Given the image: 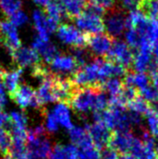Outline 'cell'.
<instances>
[{"mask_svg":"<svg viewBox=\"0 0 158 159\" xmlns=\"http://www.w3.org/2000/svg\"><path fill=\"white\" fill-rule=\"evenodd\" d=\"M33 48L43 57L45 61L48 63H50L51 61L57 55H59L58 50L53 44L49 43L48 41H44L40 37H36L34 39L33 43Z\"/></svg>","mask_w":158,"mask_h":159,"instance_id":"cell-18","label":"cell"},{"mask_svg":"<svg viewBox=\"0 0 158 159\" xmlns=\"http://www.w3.org/2000/svg\"><path fill=\"white\" fill-rule=\"evenodd\" d=\"M124 87L123 80L118 78H109L102 84V89L110 94V97H116L120 94Z\"/></svg>","mask_w":158,"mask_h":159,"instance_id":"cell-24","label":"cell"},{"mask_svg":"<svg viewBox=\"0 0 158 159\" xmlns=\"http://www.w3.org/2000/svg\"><path fill=\"white\" fill-rule=\"evenodd\" d=\"M26 147L34 159H48L52 146L47 129L42 126L29 129Z\"/></svg>","mask_w":158,"mask_h":159,"instance_id":"cell-1","label":"cell"},{"mask_svg":"<svg viewBox=\"0 0 158 159\" xmlns=\"http://www.w3.org/2000/svg\"><path fill=\"white\" fill-rule=\"evenodd\" d=\"M92 3L100 6L101 7H102L105 11L114 7L117 3L115 0H90Z\"/></svg>","mask_w":158,"mask_h":159,"instance_id":"cell-35","label":"cell"},{"mask_svg":"<svg viewBox=\"0 0 158 159\" xmlns=\"http://www.w3.org/2000/svg\"><path fill=\"white\" fill-rule=\"evenodd\" d=\"M11 128L10 129H19V130H26L27 126V118L24 113L20 112H11L9 115ZM9 129V130H10Z\"/></svg>","mask_w":158,"mask_h":159,"instance_id":"cell-27","label":"cell"},{"mask_svg":"<svg viewBox=\"0 0 158 159\" xmlns=\"http://www.w3.org/2000/svg\"><path fill=\"white\" fill-rule=\"evenodd\" d=\"M86 129L88 130L94 146L99 151L108 145L112 135V130L109 129L102 122H94L92 125L87 124Z\"/></svg>","mask_w":158,"mask_h":159,"instance_id":"cell-9","label":"cell"},{"mask_svg":"<svg viewBox=\"0 0 158 159\" xmlns=\"http://www.w3.org/2000/svg\"><path fill=\"white\" fill-rule=\"evenodd\" d=\"M41 112L45 115V117H46V127H45V129H47V131L50 132V133L56 132L58 130L59 123H58L53 112H47V110L45 108L43 110H41Z\"/></svg>","mask_w":158,"mask_h":159,"instance_id":"cell-29","label":"cell"},{"mask_svg":"<svg viewBox=\"0 0 158 159\" xmlns=\"http://www.w3.org/2000/svg\"><path fill=\"white\" fill-rule=\"evenodd\" d=\"M48 159H80L79 150L74 144H55L52 147Z\"/></svg>","mask_w":158,"mask_h":159,"instance_id":"cell-19","label":"cell"},{"mask_svg":"<svg viewBox=\"0 0 158 159\" xmlns=\"http://www.w3.org/2000/svg\"><path fill=\"white\" fill-rule=\"evenodd\" d=\"M13 62L17 65V68H24L28 66H34L41 62L39 54L34 49L26 47H20L15 51L10 53Z\"/></svg>","mask_w":158,"mask_h":159,"instance_id":"cell-10","label":"cell"},{"mask_svg":"<svg viewBox=\"0 0 158 159\" xmlns=\"http://www.w3.org/2000/svg\"><path fill=\"white\" fill-rule=\"evenodd\" d=\"M138 10L151 20H158V0H139Z\"/></svg>","mask_w":158,"mask_h":159,"instance_id":"cell-20","label":"cell"},{"mask_svg":"<svg viewBox=\"0 0 158 159\" xmlns=\"http://www.w3.org/2000/svg\"><path fill=\"white\" fill-rule=\"evenodd\" d=\"M138 5H139V0H122L119 6L125 11L129 10L131 12L134 10H138Z\"/></svg>","mask_w":158,"mask_h":159,"instance_id":"cell-34","label":"cell"},{"mask_svg":"<svg viewBox=\"0 0 158 159\" xmlns=\"http://www.w3.org/2000/svg\"><path fill=\"white\" fill-rule=\"evenodd\" d=\"M126 39H127V44L130 48H140L142 42V36L141 34L134 28L129 29L126 34Z\"/></svg>","mask_w":158,"mask_h":159,"instance_id":"cell-28","label":"cell"},{"mask_svg":"<svg viewBox=\"0 0 158 159\" xmlns=\"http://www.w3.org/2000/svg\"><path fill=\"white\" fill-rule=\"evenodd\" d=\"M153 49L148 48H140L139 51L135 54L132 69L137 73H145L149 71V68L154 61Z\"/></svg>","mask_w":158,"mask_h":159,"instance_id":"cell-14","label":"cell"},{"mask_svg":"<svg viewBox=\"0 0 158 159\" xmlns=\"http://www.w3.org/2000/svg\"><path fill=\"white\" fill-rule=\"evenodd\" d=\"M51 72L54 71V74L63 75L62 74H71L75 73L79 67L73 58V56L68 55H57L50 62ZM67 76V75H66Z\"/></svg>","mask_w":158,"mask_h":159,"instance_id":"cell-13","label":"cell"},{"mask_svg":"<svg viewBox=\"0 0 158 159\" xmlns=\"http://www.w3.org/2000/svg\"><path fill=\"white\" fill-rule=\"evenodd\" d=\"M0 41L9 53L20 48L21 46L16 27L9 20L0 21Z\"/></svg>","mask_w":158,"mask_h":159,"instance_id":"cell-8","label":"cell"},{"mask_svg":"<svg viewBox=\"0 0 158 159\" xmlns=\"http://www.w3.org/2000/svg\"><path fill=\"white\" fill-rule=\"evenodd\" d=\"M103 17L106 30L105 34L114 39L121 36L124 30L126 29L127 17L126 11L119 6V4H116L114 7L106 10Z\"/></svg>","mask_w":158,"mask_h":159,"instance_id":"cell-3","label":"cell"},{"mask_svg":"<svg viewBox=\"0 0 158 159\" xmlns=\"http://www.w3.org/2000/svg\"><path fill=\"white\" fill-rule=\"evenodd\" d=\"M117 159H137L133 155L130 153H123V154H118V158Z\"/></svg>","mask_w":158,"mask_h":159,"instance_id":"cell-37","label":"cell"},{"mask_svg":"<svg viewBox=\"0 0 158 159\" xmlns=\"http://www.w3.org/2000/svg\"><path fill=\"white\" fill-rule=\"evenodd\" d=\"M1 70V82L6 88V89L8 92L9 97L15 92L17 89L20 78V75L22 74V69L21 68H15L13 70H7L5 68L0 67Z\"/></svg>","mask_w":158,"mask_h":159,"instance_id":"cell-15","label":"cell"},{"mask_svg":"<svg viewBox=\"0 0 158 159\" xmlns=\"http://www.w3.org/2000/svg\"><path fill=\"white\" fill-rule=\"evenodd\" d=\"M2 108H3V106H2V105L0 104V114H1L2 112H3V111H2Z\"/></svg>","mask_w":158,"mask_h":159,"instance_id":"cell-40","label":"cell"},{"mask_svg":"<svg viewBox=\"0 0 158 159\" xmlns=\"http://www.w3.org/2000/svg\"><path fill=\"white\" fill-rule=\"evenodd\" d=\"M6 93H5V89H4V86L2 84V82L0 81V104L2 106H4L6 104Z\"/></svg>","mask_w":158,"mask_h":159,"instance_id":"cell-36","label":"cell"},{"mask_svg":"<svg viewBox=\"0 0 158 159\" xmlns=\"http://www.w3.org/2000/svg\"><path fill=\"white\" fill-rule=\"evenodd\" d=\"M150 133L154 138H158V119L156 115L153 112L147 116Z\"/></svg>","mask_w":158,"mask_h":159,"instance_id":"cell-31","label":"cell"},{"mask_svg":"<svg viewBox=\"0 0 158 159\" xmlns=\"http://www.w3.org/2000/svg\"><path fill=\"white\" fill-rule=\"evenodd\" d=\"M34 2L35 4H37V5L46 7L48 3L51 2V0H34Z\"/></svg>","mask_w":158,"mask_h":159,"instance_id":"cell-38","label":"cell"},{"mask_svg":"<svg viewBox=\"0 0 158 159\" xmlns=\"http://www.w3.org/2000/svg\"><path fill=\"white\" fill-rule=\"evenodd\" d=\"M127 109L134 112L140 116H148L150 114L153 113L150 103L145 101L142 97L139 96L137 97L135 100H133L132 102H130L128 105H127Z\"/></svg>","mask_w":158,"mask_h":159,"instance_id":"cell-22","label":"cell"},{"mask_svg":"<svg viewBox=\"0 0 158 159\" xmlns=\"http://www.w3.org/2000/svg\"><path fill=\"white\" fill-rule=\"evenodd\" d=\"M57 34L59 38L65 44L71 45L74 48H87L86 34L73 25L60 24L57 28Z\"/></svg>","mask_w":158,"mask_h":159,"instance_id":"cell-6","label":"cell"},{"mask_svg":"<svg viewBox=\"0 0 158 159\" xmlns=\"http://www.w3.org/2000/svg\"><path fill=\"white\" fill-rule=\"evenodd\" d=\"M73 21L75 22L77 27L81 31H83L84 34H102L105 30L103 18L89 15L84 12H82Z\"/></svg>","mask_w":158,"mask_h":159,"instance_id":"cell-7","label":"cell"},{"mask_svg":"<svg viewBox=\"0 0 158 159\" xmlns=\"http://www.w3.org/2000/svg\"><path fill=\"white\" fill-rule=\"evenodd\" d=\"M35 29L38 32V37L44 41H48V36L58 28V22L48 18L41 10H35L33 15Z\"/></svg>","mask_w":158,"mask_h":159,"instance_id":"cell-11","label":"cell"},{"mask_svg":"<svg viewBox=\"0 0 158 159\" xmlns=\"http://www.w3.org/2000/svg\"><path fill=\"white\" fill-rule=\"evenodd\" d=\"M100 90H103V89L102 87H77L72 97L69 107L79 114L88 113L90 110H93L95 98Z\"/></svg>","mask_w":158,"mask_h":159,"instance_id":"cell-2","label":"cell"},{"mask_svg":"<svg viewBox=\"0 0 158 159\" xmlns=\"http://www.w3.org/2000/svg\"><path fill=\"white\" fill-rule=\"evenodd\" d=\"M69 134L71 141L73 142L74 145L78 148V150H84L94 145L86 128L73 127L69 130Z\"/></svg>","mask_w":158,"mask_h":159,"instance_id":"cell-16","label":"cell"},{"mask_svg":"<svg viewBox=\"0 0 158 159\" xmlns=\"http://www.w3.org/2000/svg\"><path fill=\"white\" fill-rule=\"evenodd\" d=\"M35 95V91L32 87L27 84H20L15 90V92L10 96V98L22 109L30 106L32 100Z\"/></svg>","mask_w":158,"mask_h":159,"instance_id":"cell-17","label":"cell"},{"mask_svg":"<svg viewBox=\"0 0 158 159\" xmlns=\"http://www.w3.org/2000/svg\"><path fill=\"white\" fill-rule=\"evenodd\" d=\"M118 158V153L109 147V146H106L104 147L103 149H102L100 151V158L99 159H117Z\"/></svg>","mask_w":158,"mask_h":159,"instance_id":"cell-33","label":"cell"},{"mask_svg":"<svg viewBox=\"0 0 158 159\" xmlns=\"http://www.w3.org/2000/svg\"><path fill=\"white\" fill-rule=\"evenodd\" d=\"M85 34L87 47L93 57H105L115 41L114 38L104 33L97 34Z\"/></svg>","mask_w":158,"mask_h":159,"instance_id":"cell-5","label":"cell"},{"mask_svg":"<svg viewBox=\"0 0 158 159\" xmlns=\"http://www.w3.org/2000/svg\"><path fill=\"white\" fill-rule=\"evenodd\" d=\"M0 80H1V70H0Z\"/></svg>","mask_w":158,"mask_h":159,"instance_id":"cell-41","label":"cell"},{"mask_svg":"<svg viewBox=\"0 0 158 159\" xmlns=\"http://www.w3.org/2000/svg\"><path fill=\"white\" fill-rule=\"evenodd\" d=\"M135 135L132 131H112L109 147L115 149L118 154L129 153Z\"/></svg>","mask_w":158,"mask_h":159,"instance_id":"cell-12","label":"cell"},{"mask_svg":"<svg viewBox=\"0 0 158 159\" xmlns=\"http://www.w3.org/2000/svg\"><path fill=\"white\" fill-rule=\"evenodd\" d=\"M135 56V51L122 40H115L109 52L103 57L105 60L118 63L124 66L127 70L132 71V63Z\"/></svg>","mask_w":158,"mask_h":159,"instance_id":"cell-4","label":"cell"},{"mask_svg":"<svg viewBox=\"0 0 158 159\" xmlns=\"http://www.w3.org/2000/svg\"><path fill=\"white\" fill-rule=\"evenodd\" d=\"M28 18L26 16L25 13H23L22 11L19 10L17 11L15 14H13L10 18H9V21L16 27V26H20L22 25L23 23H25L27 21Z\"/></svg>","mask_w":158,"mask_h":159,"instance_id":"cell-32","label":"cell"},{"mask_svg":"<svg viewBox=\"0 0 158 159\" xmlns=\"http://www.w3.org/2000/svg\"><path fill=\"white\" fill-rule=\"evenodd\" d=\"M140 96L142 97L149 103L154 102L158 100V89L151 84L147 88L140 91Z\"/></svg>","mask_w":158,"mask_h":159,"instance_id":"cell-30","label":"cell"},{"mask_svg":"<svg viewBox=\"0 0 158 159\" xmlns=\"http://www.w3.org/2000/svg\"><path fill=\"white\" fill-rule=\"evenodd\" d=\"M0 43H1V41H0Z\"/></svg>","mask_w":158,"mask_h":159,"instance_id":"cell-42","label":"cell"},{"mask_svg":"<svg viewBox=\"0 0 158 159\" xmlns=\"http://www.w3.org/2000/svg\"><path fill=\"white\" fill-rule=\"evenodd\" d=\"M53 114L58 121L59 124H61L63 128L67 129H71L74 126L71 120V116L69 112V108L67 105L63 103H59L53 110Z\"/></svg>","mask_w":158,"mask_h":159,"instance_id":"cell-21","label":"cell"},{"mask_svg":"<svg viewBox=\"0 0 158 159\" xmlns=\"http://www.w3.org/2000/svg\"><path fill=\"white\" fill-rule=\"evenodd\" d=\"M43 12L45 13L46 16H47L48 18L54 20L57 22L61 20L62 18H67L64 7L55 0L48 3L45 7V9H44Z\"/></svg>","mask_w":158,"mask_h":159,"instance_id":"cell-23","label":"cell"},{"mask_svg":"<svg viewBox=\"0 0 158 159\" xmlns=\"http://www.w3.org/2000/svg\"><path fill=\"white\" fill-rule=\"evenodd\" d=\"M1 159H12V157H11L10 155H7V156H5V157H2Z\"/></svg>","mask_w":158,"mask_h":159,"instance_id":"cell-39","label":"cell"},{"mask_svg":"<svg viewBox=\"0 0 158 159\" xmlns=\"http://www.w3.org/2000/svg\"><path fill=\"white\" fill-rule=\"evenodd\" d=\"M21 6L22 2L20 0H0V7L2 12L9 18L19 11Z\"/></svg>","mask_w":158,"mask_h":159,"instance_id":"cell-25","label":"cell"},{"mask_svg":"<svg viewBox=\"0 0 158 159\" xmlns=\"http://www.w3.org/2000/svg\"><path fill=\"white\" fill-rule=\"evenodd\" d=\"M11 143L12 139L10 131L3 128H0V153L2 157L10 155Z\"/></svg>","mask_w":158,"mask_h":159,"instance_id":"cell-26","label":"cell"}]
</instances>
